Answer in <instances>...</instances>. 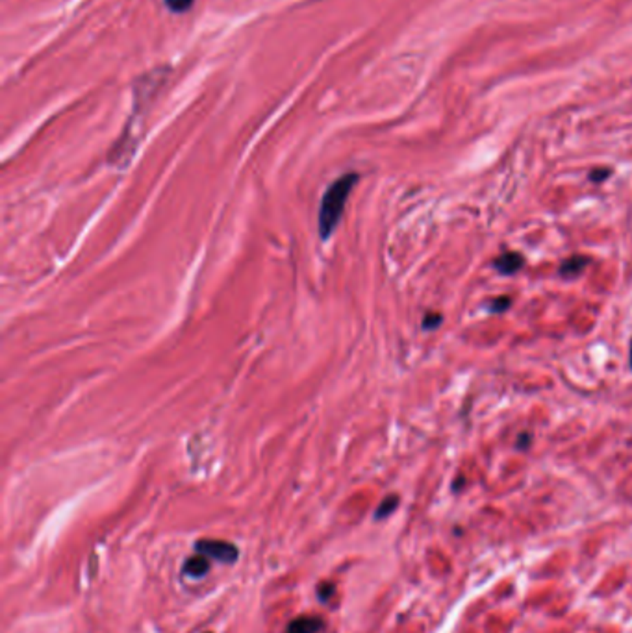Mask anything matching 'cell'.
Segmentation results:
<instances>
[{
	"label": "cell",
	"mask_w": 632,
	"mask_h": 633,
	"mask_svg": "<svg viewBox=\"0 0 632 633\" xmlns=\"http://www.w3.org/2000/svg\"><path fill=\"white\" fill-rule=\"evenodd\" d=\"M358 178L360 176L356 173H347L344 176H339V178L332 182L328 189L325 191V195H323V198H321L319 215H317V230H319V237L323 241L328 239L332 233L336 232L337 224H339L341 217H344L350 191L355 189Z\"/></svg>",
	"instance_id": "6da1fadb"
},
{
	"label": "cell",
	"mask_w": 632,
	"mask_h": 633,
	"mask_svg": "<svg viewBox=\"0 0 632 633\" xmlns=\"http://www.w3.org/2000/svg\"><path fill=\"white\" fill-rule=\"evenodd\" d=\"M195 552L223 563H234L240 557L238 546L227 541H219V539H200L195 543Z\"/></svg>",
	"instance_id": "7a4b0ae2"
},
{
	"label": "cell",
	"mask_w": 632,
	"mask_h": 633,
	"mask_svg": "<svg viewBox=\"0 0 632 633\" xmlns=\"http://www.w3.org/2000/svg\"><path fill=\"white\" fill-rule=\"evenodd\" d=\"M325 627V622L319 616H299L291 621L284 633H319Z\"/></svg>",
	"instance_id": "3957f363"
},
{
	"label": "cell",
	"mask_w": 632,
	"mask_h": 633,
	"mask_svg": "<svg viewBox=\"0 0 632 633\" xmlns=\"http://www.w3.org/2000/svg\"><path fill=\"white\" fill-rule=\"evenodd\" d=\"M525 265V259L521 254L518 252H506L503 256H499L495 259V269L499 270L501 275H516L521 267Z\"/></svg>",
	"instance_id": "277c9868"
},
{
	"label": "cell",
	"mask_w": 632,
	"mask_h": 633,
	"mask_svg": "<svg viewBox=\"0 0 632 633\" xmlns=\"http://www.w3.org/2000/svg\"><path fill=\"white\" fill-rule=\"evenodd\" d=\"M590 263V259L586 256H573L567 257L566 261L560 265V275L564 278H577L580 276V272L584 270V267Z\"/></svg>",
	"instance_id": "5b68a950"
},
{
	"label": "cell",
	"mask_w": 632,
	"mask_h": 633,
	"mask_svg": "<svg viewBox=\"0 0 632 633\" xmlns=\"http://www.w3.org/2000/svg\"><path fill=\"white\" fill-rule=\"evenodd\" d=\"M184 574L186 576H191V578H202L208 570H210V561H208V557L202 556L200 554L199 557H189L184 563Z\"/></svg>",
	"instance_id": "8992f818"
},
{
	"label": "cell",
	"mask_w": 632,
	"mask_h": 633,
	"mask_svg": "<svg viewBox=\"0 0 632 633\" xmlns=\"http://www.w3.org/2000/svg\"><path fill=\"white\" fill-rule=\"evenodd\" d=\"M397 506H399V496H397V495L386 496L384 500L380 502L379 508H377V513H375V519L380 520V519H386V517H390V515H392L393 511L397 509Z\"/></svg>",
	"instance_id": "52a82bcc"
},
{
	"label": "cell",
	"mask_w": 632,
	"mask_h": 633,
	"mask_svg": "<svg viewBox=\"0 0 632 633\" xmlns=\"http://www.w3.org/2000/svg\"><path fill=\"white\" fill-rule=\"evenodd\" d=\"M441 324V315L440 313H428L425 319H423V328L425 330H434L438 328Z\"/></svg>",
	"instance_id": "ba28073f"
},
{
	"label": "cell",
	"mask_w": 632,
	"mask_h": 633,
	"mask_svg": "<svg viewBox=\"0 0 632 633\" xmlns=\"http://www.w3.org/2000/svg\"><path fill=\"white\" fill-rule=\"evenodd\" d=\"M510 304H512V302H510V299H508V297H501V299H497V300H494V302H492V305H489V311H492V313H501V311L508 310V308H510Z\"/></svg>",
	"instance_id": "9c48e42d"
},
{
	"label": "cell",
	"mask_w": 632,
	"mask_h": 633,
	"mask_svg": "<svg viewBox=\"0 0 632 633\" xmlns=\"http://www.w3.org/2000/svg\"><path fill=\"white\" fill-rule=\"evenodd\" d=\"M165 4H167L173 12H186L187 8L191 6L193 0H165Z\"/></svg>",
	"instance_id": "30bf717a"
},
{
	"label": "cell",
	"mask_w": 632,
	"mask_h": 633,
	"mask_svg": "<svg viewBox=\"0 0 632 633\" xmlns=\"http://www.w3.org/2000/svg\"><path fill=\"white\" fill-rule=\"evenodd\" d=\"M332 594H334V586L332 583H321L319 591H317V597H319L321 602H326Z\"/></svg>",
	"instance_id": "8fae6325"
},
{
	"label": "cell",
	"mask_w": 632,
	"mask_h": 633,
	"mask_svg": "<svg viewBox=\"0 0 632 633\" xmlns=\"http://www.w3.org/2000/svg\"><path fill=\"white\" fill-rule=\"evenodd\" d=\"M610 176V171L609 169H607V171H593V173H591V182H596V184H599V182H602V180H607Z\"/></svg>",
	"instance_id": "7c38bea8"
},
{
	"label": "cell",
	"mask_w": 632,
	"mask_h": 633,
	"mask_svg": "<svg viewBox=\"0 0 632 633\" xmlns=\"http://www.w3.org/2000/svg\"><path fill=\"white\" fill-rule=\"evenodd\" d=\"M529 442H530V436H529V433H521V439H519L518 447H519V448H525V444L529 447Z\"/></svg>",
	"instance_id": "4fadbf2b"
},
{
	"label": "cell",
	"mask_w": 632,
	"mask_h": 633,
	"mask_svg": "<svg viewBox=\"0 0 632 633\" xmlns=\"http://www.w3.org/2000/svg\"><path fill=\"white\" fill-rule=\"evenodd\" d=\"M631 367H632V341H631Z\"/></svg>",
	"instance_id": "5bb4252c"
},
{
	"label": "cell",
	"mask_w": 632,
	"mask_h": 633,
	"mask_svg": "<svg viewBox=\"0 0 632 633\" xmlns=\"http://www.w3.org/2000/svg\"><path fill=\"white\" fill-rule=\"evenodd\" d=\"M208 633H210V632H208Z\"/></svg>",
	"instance_id": "9a60e30c"
}]
</instances>
